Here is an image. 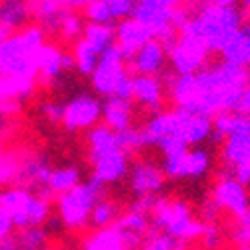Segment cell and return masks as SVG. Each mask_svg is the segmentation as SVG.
I'll return each instance as SVG.
<instances>
[{"label": "cell", "mask_w": 250, "mask_h": 250, "mask_svg": "<svg viewBox=\"0 0 250 250\" xmlns=\"http://www.w3.org/2000/svg\"><path fill=\"white\" fill-rule=\"evenodd\" d=\"M150 186L142 182L140 176L118 168L116 172H106L88 192V204L96 206L108 232H116L122 224L136 220L140 206L148 200Z\"/></svg>", "instance_id": "obj_3"}, {"label": "cell", "mask_w": 250, "mask_h": 250, "mask_svg": "<svg viewBox=\"0 0 250 250\" xmlns=\"http://www.w3.org/2000/svg\"><path fill=\"white\" fill-rule=\"evenodd\" d=\"M108 62H110V56L104 52L98 44L92 46V48L84 54V66H86L94 76H98L104 68H106V66H108Z\"/></svg>", "instance_id": "obj_16"}, {"label": "cell", "mask_w": 250, "mask_h": 250, "mask_svg": "<svg viewBox=\"0 0 250 250\" xmlns=\"http://www.w3.org/2000/svg\"><path fill=\"white\" fill-rule=\"evenodd\" d=\"M150 4L144 0H128V2H104V8L100 12V26L98 32H106V30H120L126 32L128 28H134L142 22L144 10Z\"/></svg>", "instance_id": "obj_9"}, {"label": "cell", "mask_w": 250, "mask_h": 250, "mask_svg": "<svg viewBox=\"0 0 250 250\" xmlns=\"http://www.w3.org/2000/svg\"><path fill=\"white\" fill-rule=\"evenodd\" d=\"M8 80H12V72L0 64V82H8Z\"/></svg>", "instance_id": "obj_19"}, {"label": "cell", "mask_w": 250, "mask_h": 250, "mask_svg": "<svg viewBox=\"0 0 250 250\" xmlns=\"http://www.w3.org/2000/svg\"><path fill=\"white\" fill-rule=\"evenodd\" d=\"M98 46L106 52L110 58H114L116 54H120L124 48L128 46L126 32H120V30H106V32H102L100 40H98Z\"/></svg>", "instance_id": "obj_15"}, {"label": "cell", "mask_w": 250, "mask_h": 250, "mask_svg": "<svg viewBox=\"0 0 250 250\" xmlns=\"http://www.w3.org/2000/svg\"><path fill=\"white\" fill-rule=\"evenodd\" d=\"M152 56H154V50L142 34L140 38L128 42L126 48L112 58L114 76L126 88H148L152 82V76H150Z\"/></svg>", "instance_id": "obj_7"}, {"label": "cell", "mask_w": 250, "mask_h": 250, "mask_svg": "<svg viewBox=\"0 0 250 250\" xmlns=\"http://www.w3.org/2000/svg\"><path fill=\"white\" fill-rule=\"evenodd\" d=\"M98 156V138L84 120L42 108L24 88L0 94V172L32 168L52 180L70 178Z\"/></svg>", "instance_id": "obj_1"}, {"label": "cell", "mask_w": 250, "mask_h": 250, "mask_svg": "<svg viewBox=\"0 0 250 250\" xmlns=\"http://www.w3.org/2000/svg\"><path fill=\"white\" fill-rule=\"evenodd\" d=\"M36 238V214L10 216L0 228V250H32Z\"/></svg>", "instance_id": "obj_10"}, {"label": "cell", "mask_w": 250, "mask_h": 250, "mask_svg": "<svg viewBox=\"0 0 250 250\" xmlns=\"http://www.w3.org/2000/svg\"><path fill=\"white\" fill-rule=\"evenodd\" d=\"M122 126L124 138L142 140L158 134L162 120L148 88H126L122 90L118 106L114 110Z\"/></svg>", "instance_id": "obj_6"}, {"label": "cell", "mask_w": 250, "mask_h": 250, "mask_svg": "<svg viewBox=\"0 0 250 250\" xmlns=\"http://www.w3.org/2000/svg\"><path fill=\"white\" fill-rule=\"evenodd\" d=\"M96 32L72 22L66 10V0L48 2L38 32L34 34L36 46L50 52L62 62H84V48L92 42Z\"/></svg>", "instance_id": "obj_5"}, {"label": "cell", "mask_w": 250, "mask_h": 250, "mask_svg": "<svg viewBox=\"0 0 250 250\" xmlns=\"http://www.w3.org/2000/svg\"><path fill=\"white\" fill-rule=\"evenodd\" d=\"M24 90L36 104L56 114H70L80 106L114 112L122 94L120 88H104L84 62L62 60H56L52 66H36Z\"/></svg>", "instance_id": "obj_2"}, {"label": "cell", "mask_w": 250, "mask_h": 250, "mask_svg": "<svg viewBox=\"0 0 250 250\" xmlns=\"http://www.w3.org/2000/svg\"><path fill=\"white\" fill-rule=\"evenodd\" d=\"M48 2L46 0H14V10L0 32V46L22 42L34 36L42 24Z\"/></svg>", "instance_id": "obj_8"}, {"label": "cell", "mask_w": 250, "mask_h": 250, "mask_svg": "<svg viewBox=\"0 0 250 250\" xmlns=\"http://www.w3.org/2000/svg\"><path fill=\"white\" fill-rule=\"evenodd\" d=\"M12 10H14V0H0V32L6 26Z\"/></svg>", "instance_id": "obj_18"}, {"label": "cell", "mask_w": 250, "mask_h": 250, "mask_svg": "<svg viewBox=\"0 0 250 250\" xmlns=\"http://www.w3.org/2000/svg\"><path fill=\"white\" fill-rule=\"evenodd\" d=\"M176 144L178 140L174 138L154 134L142 140L120 138L112 142V150L122 170L140 176L146 184H154L176 168Z\"/></svg>", "instance_id": "obj_4"}, {"label": "cell", "mask_w": 250, "mask_h": 250, "mask_svg": "<svg viewBox=\"0 0 250 250\" xmlns=\"http://www.w3.org/2000/svg\"><path fill=\"white\" fill-rule=\"evenodd\" d=\"M6 206V202H2V200H0V210H2V208Z\"/></svg>", "instance_id": "obj_20"}, {"label": "cell", "mask_w": 250, "mask_h": 250, "mask_svg": "<svg viewBox=\"0 0 250 250\" xmlns=\"http://www.w3.org/2000/svg\"><path fill=\"white\" fill-rule=\"evenodd\" d=\"M234 112L240 114V116H244V118H250V80H248L246 88L242 90V96H240V100L236 104Z\"/></svg>", "instance_id": "obj_17"}, {"label": "cell", "mask_w": 250, "mask_h": 250, "mask_svg": "<svg viewBox=\"0 0 250 250\" xmlns=\"http://www.w3.org/2000/svg\"><path fill=\"white\" fill-rule=\"evenodd\" d=\"M116 250H156V238L150 230L142 228L136 220L122 224L114 232Z\"/></svg>", "instance_id": "obj_13"}, {"label": "cell", "mask_w": 250, "mask_h": 250, "mask_svg": "<svg viewBox=\"0 0 250 250\" xmlns=\"http://www.w3.org/2000/svg\"><path fill=\"white\" fill-rule=\"evenodd\" d=\"M240 250H250V246H246V248H240Z\"/></svg>", "instance_id": "obj_21"}, {"label": "cell", "mask_w": 250, "mask_h": 250, "mask_svg": "<svg viewBox=\"0 0 250 250\" xmlns=\"http://www.w3.org/2000/svg\"><path fill=\"white\" fill-rule=\"evenodd\" d=\"M18 174V186H20V196H22L28 204L42 206L56 190L58 182L48 178L46 174L26 168V170H16Z\"/></svg>", "instance_id": "obj_11"}, {"label": "cell", "mask_w": 250, "mask_h": 250, "mask_svg": "<svg viewBox=\"0 0 250 250\" xmlns=\"http://www.w3.org/2000/svg\"><path fill=\"white\" fill-rule=\"evenodd\" d=\"M214 200H216V204L222 208V210H226L228 214H232L234 218H240L244 212L250 210L246 186H242L234 178H218L216 180Z\"/></svg>", "instance_id": "obj_12"}, {"label": "cell", "mask_w": 250, "mask_h": 250, "mask_svg": "<svg viewBox=\"0 0 250 250\" xmlns=\"http://www.w3.org/2000/svg\"><path fill=\"white\" fill-rule=\"evenodd\" d=\"M84 122H86V126L90 128V132L96 138L98 136H104V138H108L110 142H116V140L124 138L122 126H120V122H118V118L114 116L112 110L96 108V110H92V114Z\"/></svg>", "instance_id": "obj_14"}]
</instances>
